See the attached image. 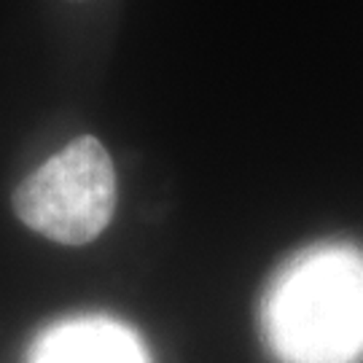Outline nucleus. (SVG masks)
Masks as SVG:
<instances>
[{
    "mask_svg": "<svg viewBox=\"0 0 363 363\" xmlns=\"http://www.w3.org/2000/svg\"><path fill=\"white\" fill-rule=\"evenodd\" d=\"M261 315L283 363H361L363 256L339 245L304 250L272 280Z\"/></svg>",
    "mask_w": 363,
    "mask_h": 363,
    "instance_id": "obj_1",
    "label": "nucleus"
},
{
    "mask_svg": "<svg viewBox=\"0 0 363 363\" xmlns=\"http://www.w3.org/2000/svg\"><path fill=\"white\" fill-rule=\"evenodd\" d=\"M11 208L40 237L86 245L116 213L113 159L94 135H81L13 189Z\"/></svg>",
    "mask_w": 363,
    "mask_h": 363,
    "instance_id": "obj_2",
    "label": "nucleus"
},
{
    "mask_svg": "<svg viewBox=\"0 0 363 363\" xmlns=\"http://www.w3.org/2000/svg\"><path fill=\"white\" fill-rule=\"evenodd\" d=\"M27 363H148L138 334L111 318H76L43 331Z\"/></svg>",
    "mask_w": 363,
    "mask_h": 363,
    "instance_id": "obj_3",
    "label": "nucleus"
}]
</instances>
